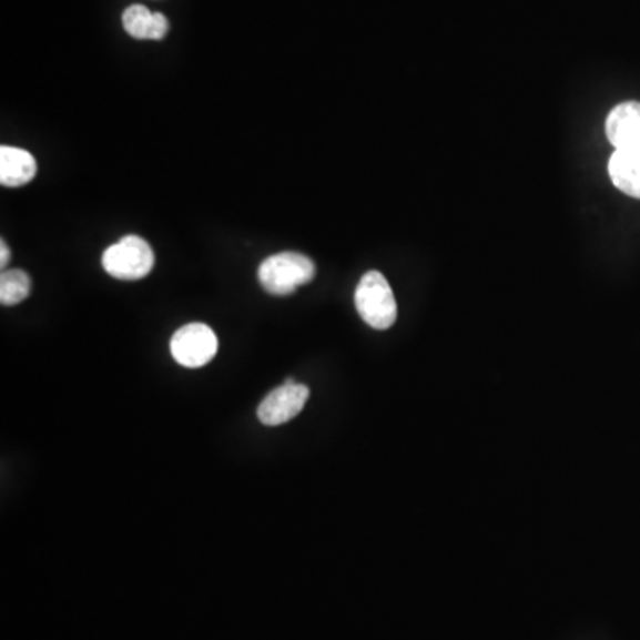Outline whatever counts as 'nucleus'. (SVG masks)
Masks as SVG:
<instances>
[{
  "label": "nucleus",
  "mask_w": 640,
  "mask_h": 640,
  "mask_svg": "<svg viewBox=\"0 0 640 640\" xmlns=\"http://www.w3.org/2000/svg\"><path fill=\"white\" fill-rule=\"evenodd\" d=\"M314 262L301 253H278L262 262L258 280L262 288L271 296H291L296 288L308 285L315 278Z\"/></svg>",
  "instance_id": "nucleus-1"
},
{
  "label": "nucleus",
  "mask_w": 640,
  "mask_h": 640,
  "mask_svg": "<svg viewBox=\"0 0 640 640\" xmlns=\"http://www.w3.org/2000/svg\"><path fill=\"white\" fill-rule=\"evenodd\" d=\"M359 317L374 329H388L397 321V301L388 280L379 271H368L354 292Z\"/></svg>",
  "instance_id": "nucleus-2"
},
{
  "label": "nucleus",
  "mask_w": 640,
  "mask_h": 640,
  "mask_svg": "<svg viewBox=\"0 0 640 640\" xmlns=\"http://www.w3.org/2000/svg\"><path fill=\"white\" fill-rule=\"evenodd\" d=\"M103 270L112 278L123 282L143 280L152 273L155 255L149 242L138 235H126L105 250L102 256Z\"/></svg>",
  "instance_id": "nucleus-3"
},
{
  "label": "nucleus",
  "mask_w": 640,
  "mask_h": 640,
  "mask_svg": "<svg viewBox=\"0 0 640 640\" xmlns=\"http://www.w3.org/2000/svg\"><path fill=\"white\" fill-rule=\"evenodd\" d=\"M171 354L182 367L200 368L211 363L217 354V336L206 324L193 323L180 327L171 338Z\"/></svg>",
  "instance_id": "nucleus-4"
},
{
  "label": "nucleus",
  "mask_w": 640,
  "mask_h": 640,
  "mask_svg": "<svg viewBox=\"0 0 640 640\" xmlns=\"http://www.w3.org/2000/svg\"><path fill=\"white\" fill-rule=\"evenodd\" d=\"M308 386L299 385L294 379L285 380V385L274 388L258 406V420L267 427H278L296 418L308 403Z\"/></svg>",
  "instance_id": "nucleus-5"
},
{
  "label": "nucleus",
  "mask_w": 640,
  "mask_h": 640,
  "mask_svg": "<svg viewBox=\"0 0 640 640\" xmlns=\"http://www.w3.org/2000/svg\"><path fill=\"white\" fill-rule=\"evenodd\" d=\"M605 132L616 150H640V102L619 103L610 111Z\"/></svg>",
  "instance_id": "nucleus-6"
},
{
  "label": "nucleus",
  "mask_w": 640,
  "mask_h": 640,
  "mask_svg": "<svg viewBox=\"0 0 640 640\" xmlns=\"http://www.w3.org/2000/svg\"><path fill=\"white\" fill-rule=\"evenodd\" d=\"M38 173L37 159L28 150L2 146L0 149V184L4 187L28 185Z\"/></svg>",
  "instance_id": "nucleus-7"
},
{
  "label": "nucleus",
  "mask_w": 640,
  "mask_h": 640,
  "mask_svg": "<svg viewBox=\"0 0 640 640\" xmlns=\"http://www.w3.org/2000/svg\"><path fill=\"white\" fill-rule=\"evenodd\" d=\"M123 28L135 40H162L170 31V20L162 13H153L141 4L126 8Z\"/></svg>",
  "instance_id": "nucleus-8"
},
{
  "label": "nucleus",
  "mask_w": 640,
  "mask_h": 640,
  "mask_svg": "<svg viewBox=\"0 0 640 640\" xmlns=\"http://www.w3.org/2000/svg\"><path fill=\"white\" fill-rule=\"evenodd\" d=\"M609 175L621 193L640 200V150H616L609 161Z\"/></svg>",
  "instance_id": "nucleus-9"
},
{
  "label": "nucleus",
  "mask_w": 640,
  "mask_h": 640,
  "mask_svg": "<svg viewBox=\"0 0 640 640\" xmlns=\"http://www.w3.org/2000/svg\"><path fill=\"white\" fill-rule=\"evenodd\" d=\"M32 282L22 270L2 271L0 274V303L4 306L20 305L31 294Z\"/></svg>",
  "instance_id": "nucleus-10"
},
{
  "label": "nucleus",
  "mask_w": 640,
  "mask_h": 640,
  "mask_svg": "<svg viewBox=\"0 0 640 640\" xmlns=\"http://www.w3.org/2000/svg\"><path fill=\"white\" fill-rule=\"evenodd\" d=\"M10 258H11L10 247H8L6 241L0 242V265H2V267H6V265H8V262H10Z\"/></svg>",
  "instance_id": "nucleus-11"
}]
</instances>
